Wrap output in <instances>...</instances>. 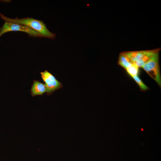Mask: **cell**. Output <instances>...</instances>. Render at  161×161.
<instances>
[{"label": "cell", "instance_id": "5b68a950", "mask_svg": "<svg viewBox=\"0 0 161 161\" xmlns=\"http://www.w3.org/2000/svg\"><path fill=\"white\" fill-rule=\"evenodd\" d=\"M31 95L33 97L36 95H41L46 92L44 84L38 80H34L31 89Z\"/></svg>", "mask_w": 161, "mask_h": 161}, {"label": "cell", "instance_id": "7a4b0ae2", "mask_svg": "<svg viewBox=\"0 0 161 161\" xmlns=\"http://www.w3.org/2000/svg\"><path fill=\"white\" fill-rule=\"evenodd\" d=\"M158 55L159 51L156 52L142 67L160 86L161 79Z\"/></svg>", "mask_w": 161, "mask_h": 161}, {"label": "cell", "instance_id": "ba28073f", "mask_svg": "<svg viewBox=\"0 0 161 161\" xmlns=\"http://www.w3.org/2000/svg\"><path fill=\"white\" fill-rule=\"evenodd\" d=\"M118 64L126 69L134 64L123 53L120 54L119 56Z\"/></svg>", "mask_w": 161, "mask_h": 161}, {"label": "cell", "instance_id": "277c9868", "mask_svg": "<svg viewBox=\"0 0 161 161\" xmlns=\"http://www.w3.org/2000/svg\"><path fill=\"white\" fill-rule=\"evenodd\" d=\"M40 74L41 78L45 83L47 95H50L55 90L62 88V84L47 71L41 72Z\"/></svg>", "mask_w": 161, "mask_h": 161}, {"label": "cell", "instance_id": "9c48e42d", "mask_svg": "<svg viewBox=\"0 0 161 161\" xmlns=\"http://www.w3.org/2000/svg\"><path fill=\"white\" fill-rule=\"evenodd\" d=\"M139 67L134 64L130 67L126 69V72L131 77L137 75L138 73Z\"/></svg>", "mask_w": 161, "mask_h": 161}, {"label": "cell", "instance_id": "3957f363", "mask_svg": "<svg viewBox=\"0 0 161 161\" xmlns=\"http://www.w3.org/2000/svg\"><path fill=\"white\" fill-rule=\"evenodd\" d=\"M22 31L28 34L30 36L42 37L38 32L25 25L17 24L5 22L0 28V37L4 34L10 31Z\"/></svg>", "mask_w": 161, "mask_h": 161}, {"label": "cell", "instance_id": "30bf717a", "mask_svg": "<svg viewBox=\"0 0 161 161\" xmlns=\"http://www.w3.org/2000/svg\"><path fill=\"white\" fill-rule=\"evenodd\" d=\"M132 78L137 83L141 90L143 91L148 89V87L143 83L137 75L133 76Z\"/></svg>", "mask_w": 161, "mask_h": 161}, {"label": "cell", "instance_id": "8992f818", "mask_svg": "<svg viewBox=\"0 0 161 161\" xmlns=\"http://www.w3.org/2000/svg\"><path fill=\"white\" fill-rule=\"evenodd\" d=\"M159 51L158 49L148 50V52L141 58L138 60L133 64L138 67H142L157 52Z\"/></svg>", "mask_w": 161, "mask_h": 161}, {"label": "cell", "instance_id": "52a82bcc", "mask_svg": "<svg viewBox=\"0 0 161 161\" xmlns=\"http://www.w3.org/2000/svg\"><path fill=\"white\" fill-rule=\"evenodd\" d=\"M148 51V50L130 51L123 52L133 63L141 58Z\"/></svg>", "mask_w": 161, "mask_h": 161}, {"label": "cell", "instance_id": "6da1fadb", "mask_svg": "<svg viewBox=\"0 0 161 161\" xmlns=\"http://www.w3.org/2000/svg\"><path fill=\"white\" fill-rule=\"evenodd\" d=\"M0 17L5 22L21 24L27 26L39 33L42 37L54 39L56 34L50 32L43 21L32 18H11L7 17L0 13Z\"/></svg>", "mask_w": 161, "mask_h": 161}]
</instances>
